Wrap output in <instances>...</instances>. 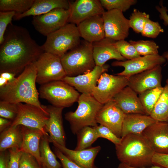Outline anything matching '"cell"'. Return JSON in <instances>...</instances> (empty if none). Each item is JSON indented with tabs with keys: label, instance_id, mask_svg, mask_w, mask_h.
Returning <instances> with one entry per match:
<instances>
[{
	"label": "cell",
	"instance_id": "6da1fadb",
	"mask_svg": "<svg viewBox=\"0 0 168 168\" xmlns=\"http://www.w3.org/2000/svg\"><path fill=\"white\" fill-rule=\"evenodd\" d=\"M6 31L0 45V72L16 75L35 62L44 51L25 28L11 23Z\"/></svg>",
	"mask_w": 168,
	"mask_h": 168
},
{
	"label": "cell",
	"instance_id": "7a4b0ae2",
	"mask_svg": "<svg viewBox=\"0 0 168 168\" xmlns=\"http://www.w3.org/2000/svg\"><path fill=\"white\" fill-rule=\"evenodd\" d=\"M36 74L34 62L26 66L13 81L0 88V100L30 104L45 110L39 99V93L36 86Z\"/></svg>",
	"mask_w": 168,
	"mask_h": 168
},
{
	"label": "cell",
	"instance_id": "3957f363",
	"mask_svg": "<svg viewBox=\"0 0 168 168\" xmlns=\"http://www.w3.org/2000/svg\"><path fill=\"white\" fill-rule=\"evenodd\" d=\"M115 145L116 155L120 163L135 168L153 166L155 152L142 134H129Z\"/></svg>",
	"mask_w": 168,
	"mask_h": 168
},
{
	"label": "cell",
	"instance_id": "277c9868",
	"mask_svg": "<svg viewBox=\"0 0 168 168\" xmlns=\"http://www.w3.org/2000/svg\"><path fill=\"white\" fill-rule=\"evenodd\" d=\"M66 76L75 77L92 71L96 65L92 44L84 40L61 58Z\"/></svg>",
	"mask_w": 168,
	"mask_h": 168
},
{
	"label": "cell",
	"instance_id": "5b68a950",
	"mask_svg": "<svg viewBox=\"0 0 168 168\" xmlns=\"http://www.w3.org/2000/svg\"><path fill=\"white\" fill-rule=\"evenodd\" d=\"M77 102V109L65 114V119L69 123L71 131L74 134L85 127H94L98 125L96 116L103 105L90 94H81Z\"/></svg>",
	"mask_w": 168,
	"mask_h": 168
},
{
	"label": "cell",
	"instance_id": "8992f818",
	"mask_svg": "<svg viewBox=\"0 0 168 168\" xmlns=\"http://www.w3.org/2000/svg\"><path fill=\"white\" fill-rule=\"evenodd\" d=\"M76 25L68 23L47 36L41 46L44 52L60 58L80 43L81 40Z\"/></svg>",
	"mask_w": 168,
	"mask_h": 168
},
{
	"label": "cell",
	"instance_id": "52a82bcc",
	"mask_svg": "<svg viewBox=\"0 0 168 168\" xmlns=\"http://www.w3.org/2000/svg\"><path fill=\"white\" fill-rule=\"evenodd\" d=\"M39 92L41 98L47 100L54 106L63 108L77 102L80 95L74 88L62 80L41 85Z\"/></svg>",
	"mask_w": 168,
	"mask_h": 168
},
{
	"label": "cell",
	"instance_id": "ba28073f",
	"mask_svg": "<svg viewBox=\"0 0 168 168\" xmlns=\"http://www.w3.org/2000/svg\"><path fill=\"white\" fill-rule=\"evenodd\" d=\"M36 69V82L41 85L62 80L66 75L60 58L44 52L35 62Z\"/></svg>",
	"mask_w": 168,
	"mask_h": 168
},
{
	"label": "cell",
	"instance_id": "9c48e42d",
	"mask_svg": "<svg viewBox=\"0 0 168 168\" xmlns=\"http://www.w3.org/2000/svg\"><path fill=\"white\" fill-rule=\"evenodd\" d=\"M128 78L105 72L100 76L91 95L99 102L104 105L112 100L117 94L128 86Z\"/></svg>",
	"mask_w": 168,
	"mask_h": 168
},
{
	"label": "cell",
	"instance_id": "30bf717a",
	"mask_svg": "<svg viewBox=\"0 0 168 168\" xmlns=\"http://www.w3.org/2000/svg\"><path fill=\"white\" fill-rule=\"evenodd\" d=\"M18 112L11 126L21 125L41 130L44 135L49 136L45 126L49 115L45 110L32 105L22 103H17Z\"/></svg>",
	"mask_w": 168,
	"mask_h": 168
},
{
	"label": "cell",
	"instance_id": "8fae6325",
	"mask_svg": "<svg viewBox=\"0 0 168 168\" xmlns=\"http://www.w3.org/2000/svg\"><path fill=\"white\" fill-rule=\"evenodd\" d=\"M69 14V9L56 8L44 14L33 16L32 23L36 30L47 37L67 24Z\"/></svg>",
	"mask_w": 168,
	"mask_h": 168
},
{
	"label": "cell",
	"instance_id": "7c38bea8",
	"mask_svg": "<svg viewBox=\"0 0 168 168\" xmlns=\"http://www.w3.org/2000/svg\"><path fill=\"white\" fill-rule=\"evenodd\" d=\"M102 17L105 37L116 41L128 37L130 28L129 19L125 17L122 12L117 9L107 11Z\"/></svg>",
	"mask_w": 168,
	"mask_h": 168
},
{
	"label": "cell",
	"instance_id": "4fadbf2b",
	"mask_svg": "<svg viewBox=\"0 0 168 168\" xmlns=\"http://www.w3.org/2000/svg\"><path fill=\"white\" fill-rule=\"evenodd\" d=\"M166 61V58L158 54L140 56L131 60L117 61L112 62L111 65L114 67H124V70L116 75L128 77L157 66L161 65Z\"/></svg>",
	"mask_w": 168,
	"mask_h": 168
},
{
	"label": "cell",
	"instance_id": "5bb4252c",
	"mask_svg": "<svg viewBox=\"0 0 168 168\" xmlns=\"http://www.w3.org/2000/svg\"><path fill=\"white\" fill-rule=\"evenodd\" d=\"M125 114L113 99L104 104L96 118L97 122L110 129L121 138L123 124Z\"/></svg>",
	"mask_w": 168,
	"mask_h": 168
},
{
	"label": "cell",
	"instance_id": "9a60e30c",
	"mask_svg": "<svg viewBox=\"0 0 168 168\" xmlns=\"http://www.w3.org/2000/svg\"><path fill=\"white\" fill-rule=\"evenodd\" d=\"M68 23L78 24L89 18L105 12L100 0H77L71 3Z\"/></svg>",
	"mask_w": 168,
	"mask_h": 168
},
{
	"label": "cell",
	"instance_id": "2e32d148",
	"mask_svg": "<svg viewBox=\"0 0 168 168\" xmlns=\"http://www.w3.org/2000/svg\"><path fill=\"white\" fill-rule=\"evenodd\" d=\"M162 68L157 66L128 77V86L138 94L148 90L162 87Z\"/></svg>",
	"mask_w": 168,
	"mask_h": 168
},
{
	"label": "cell",
	"instance_id": "e0dca14e",
	"mask_svg": "<svg viewBox=\"0 0 168 168\" xmlns=\"http://www.w3.org/2000/svg\"><path fill=\"white\" fill-rule=\"evenodd\" d=\"M142 133L155 153H168V122L157 121Z\"/></svg>",
	"mask_w": 168,
	"mask_h": 168
},
{
	"label": "cell",
	"instance_id": "ac0fdd59",
	"mask_svg": "<svg viewBox=\"0 0 168 168\" xmlns=\"http://www.w3.org/2000/svg\"><path fill=\"white\" fill-rule=\"evenodd\" d=\"M105 66L96 65L91 71L75 77L66 76L62 81L74 88L82 94H91L101 74L107 71Z\"/></svg>",
	"mask_w": 168,
	"mask_h": 168
},
{
	"label": "cell",
	"instance_id": "d6986e66",
	"mask_svg": "<svg viewBox=\"0 0 168 168\" xmlns=\"http://www.w3.org/2000/svg\"><path fill=\"white\" fill-rule=\"evenodd\" d=\"M43 107L49 115L45 129L49 134V138L59 145L66 147V137L62 118V111L64 108L52 105H43Z\"/></svg>",
	"mask_w": 168,
	"mask_h": 168
},
{
	"label": "cell",
	"instance_id": "ffe728a7",
	"mask_svg": "<svg viewBox=\"0 0 168 168\" xmlns=\"http://www.w3.org/2000/svg\"><path fill=\"white\" fill-rule=\"evenodd\" d=\"M54 147L58 149L68 158L82 168H97L94 165V160L101 149L100 146L80 150H72L61 146L50 139Z\"/></svg>",
	"mask_w": 168,
	"mask_h": 168
},
{
	"label": "cell",
	"instance_id": "44dd1931",
	"mask_svg": "<svg viewBox=\"0 0 168 168\" xmlns=\"http://www.w3.org/2000/svg\"><path fill=\"white\" fill-rule=\"evenodd\" d=\"M80 37L91 43L99 41L105 37L102 15H96L77 25Z\"/></svg>",
	"mask_w": 168,
	"mask_h": 168
},
{
	"label": "cell",
	"instance_id": "7402d4cb",
	"mask_svg": "<svg viewBox=\"0 0 168 168\" xmlns=\"http://www.w3.org/2000/svg\"><path fill=\"white\" fill-rule=\"evenodd\" d=\"M138 94L127 86L117 94L113 99L126 114H138L147 115Z\"/></svg>",
	"mask_w": 168,
	"mask_h": 168
},
{
	"label": "cell",
	"instance_id": "603a6c76",
	"mask_svg": "<svg viewBox=\"0 0 168 168\" xmlns=\"http://www.w3.org/2000/svg\"><path fill=\"white\" fill-rule=\"evenodd\" d=\"M115 42L105 37L92 43L93 56L96 65L103 66L107 61L111 59L126 60L116 49Z\"/></svg>",
	"mask_w": 168,
	"mask_h": 168
},
{
	"label": "cell",
	"instance_id": "cb8c5ba5",
	"mask_svg": "<svg viewBox=\"0 0 168 168\" xmlns=\"http://www.w3.org/2000/svg\"><path fill=\"white\" fill-rule=\"evenodd\" d=\"M22 141L20 149L33 155L42 166L40 152V143L44 135L40 129L21 125Z\"/></svg>",
	"mask_w": 168,
	"mask_h": 168
},
{
	"label": "cell",
	"instance_id": "d4e9b609",
	"mask_svg": "<svg viewBox=\"0 0 168 168\" xmlns=\"http://www.w3.org/2000/svg\"><path fill=\"white\" fill-rule=\"evenodd\" d=\"M156 121L150 115L138 114H125L121 138L129 134L142 133L147 128Z\"/></svg>",
	"mask_w": 168,
	"mask_h": 168
},
{
	"label": "cell",
	"instance_id": "484cf974",
	"mask_svg": "<svg viewBox=\"0 0 168 168\" xmlns=\"http://www.w3.org/2000/svg\"><path fill=\"white\" fill-rule=\"evenodd\" d=\"M70 2L67 0H35L31 8L24 13L16 14L13 19L18 20L25 17L41 15L57 8L69 9Z\"/></svg>",
	"mask_w": 168,
	"mask_h": 168
},
{
	"label": "cell",
	"instance_id": "4316f807",
	"mask_svg": "<svg viewBox=\"0 0 168 168\" xmlns=\"http://www.w3.org/2000/svg\"><path fill=\"white\" fill-rule=\"evenodd\" d=\"M0 133V152L11 148H20L22 141L21 125L11 126Z\"/></svg>",
	"mask_w": 168,
	"mask_h": 168
},
{
	"label": "cell",
	"instance_id": "83f0119b",
	"mask_svg": "<svg viewBox=\"0 0 168 168\" xmlns=\"http://www.w3.org/2000/svg\"><path fill=\"white\" fill-rule=\"evenodd\" d=\"M49 136L44 135L40 143V152L42 166L45 168H61L62 165L57 161L56 156L51 150Z\"/></svg>",
	"mask_w": 168,
	"mask_h": 168
},
{
	"label": "cell",
	"instance_id": "f1b7e54d",
	"mask_svg": "<svg viewBox=\"0 0 168 168\" xmlns=\"http://www.w3.org/2000/svg\"><path fill=\"white\" fill-rule=\"evenodd\" d=\"M163 88L150 116L157 121L168 122V84Z\"/></svg>",
	"mask_w": 168,
	"mask_h": 168
},
{
	"label": "cell",
	"instance_id": "f546056e",
	"mask_svg": "<svg viewBox=\"0 0 168 168\" xmlns=\"http://www.w3.org/2000/svg\"><path fill=\"white\" fill-rule=\"evenodd\" d=\"M163 87L146 90L139 94L141 102L147 115H150L163 90Z\"/></svg>",
	"mask_w": 168,
	"mask_h": 168
},
{
	"label": "cell",
	"instance_id": "4dcf8cb0",
	"mask_svg": "<svg viewBox=\"0 0 168 168\" xmlns=\"http://www.w3.org/2000/svg\"><path fill=\"white\" fill-rule=\"evenodd\" d=\"M76 134L77 141L74 149L76 150L88 148L99 138L95 129L91 126L82 128Z\"/></svg>",
	"mask_w": 168,
	"mask_h": 168
},
{
	"label": "cell",
	"instance_id": "1f68e13d",
	"mask_svg": "<svg viewBox=\"0 0 168 168\" xmlns=\"http://www.w3.org/2000/svg\"><path fill=\"white\" fill-rule=\"evenodd\" d=\"M35 0H0V11H13L22 14L29 10Z\"/></svg>",
	"mask_w": 168,
	"mask_h": 168
},
{
	"label": "cell",
	"instance_id": "d6a6232c",
	"mask_svg": "<svg viewBox=\"0 0 168 168\" xmlns=\"http://www.w3.org/2000/svg\"><path fill=\"white\" fill-rule=\"evenodd\" d=\"M129 42L135 47L140 56H143L158 54L159 46L153 41L130 40Z\"/></svg>",
	"mask_w": 168,
	"mask_h": 168
},
{
	"label": "cell",
	"instance_id": "836d02e7",
	"mask_svg": "<svg viewBox=\"0 0 168 168\" xmlns=\"http://www.w3.org/2000/svg\"><path fill=\"white\" fill-rule=\"evenodd\" d=\"M149 19V15L134 9L129 19L130 28L137 33H141L147 21Z\"/></svg>",
	"mask_w": 168,
	"mask_h": 168
},
{
	"label": "cell",
	"instance_id": "e575fe53",
	"mask_svg": "<svg viewBox=\"0 0 168 168\" xmlns=\"http://www.w3.org/2000/svg\"><path fill=\"white\" fill-rule=\"evenodd\" d=\"M114 44L119 52L126 59L131 60L141 56L135 47L124 40L115 41Z\"/></svg>",
	"mask_w": 168,
	"mask_h": 168
},
{
	"label": "cell",
	"instance_id": "d590c367",
	"mask_svg": "<svg viewBox=\"0 0 168 168\" xmlns=\"http://www.w3.org/2000/svg\"><path fill=\"white\" fill-rule=\"evenodd\" d=\"M103 8L107 11L117 9L123 12L128 9L131 6L137 2L136 0H100Z\"/></svg>",
	"mask_w": 168,
	"mask_h": 168
},
{
	"label": "cell",
	"instance_id": "8d00e7d4",
	"mask_svg": "<svg viewBox=\"0 0 168 168\" xmlns=\"http://www.w3.org/2000/svg\"><path fill=\"white\" fill-rule=\"evenodd\" d=\"M18 112L17 104L0 100V116L13 121Z\"/></svg>",
	"mask_w": 168,
	"mask_h": 168
},
{
	"label": "cell",
	"instance_id": "74e56055",
	"mask_svg": "<svg viewBox=\"0 0 168 168\" xmlns=\"http://www.w3.org/2000/svg\"><path fill=\"white\" fill-rule=\"evenodd\" d=\"M164 32V30L158 22L154 21L149 19L145 23L141 34L142 36L155 38L161 33Z\"/></svg>",
	"mask_w": 168,
	"mask_h": 168
},
{
	"label": "cell",
	"instance_id": "f35d334b",
	"mask_svg": "<svg viewBox=\"0 0 168 168\" xmlns=\"http://www.w3.org/2000/svg\"><path fill=\"white\" fill-rule=\"evenodd\" d=\"M16 13L13 11L0 12V44L4 40L5 32L8 25L11 24L12 21Z\"/></svg>",
	"mask_w": 168,
	"mask_h": 168
},
{
	"label": "cell",
	"instance_id": "ab89813d",
	"mask_svg": "<svg viewBox=\"0 0 168 168\" xmlns=\"http://www.w3.org/2000/svg\"><path fill=\"white\" fill-rule=\"evenodd\" d=\"M95 129L99 138L106 139L115 145L119 144L121 138L117 136L109 128L104 125L100 124L93 127Z\"/></svg>",
	"mask_w": 168,
	"mask_h": 168
},
{
	"label": "cell",
	"instance_id": "60d3db41",
	"mask_svg": "<svg viewBox=\"0 0 168 168\" xmlns=\"http://www.w3.org/2000/svg\"><path fill=\"white\" fill-rule=\"evenodd\" d=\"M36 158L32 155L23 152L21 157L19 168H41Z\"/></svg>",
	"mask_w": 168,
	"mask_h": 168
},
{
	"label": "cell",
	"instance_id": "b9f144b4",
	"mask_svg": "<svg viewBox=\"0 0 168 168\" xmlns=\"http://www.w3.org/2000/svg\"><path fill=\"white\" fill-rule=\"evenodd\" d=\"M9 154L8 168H19L20 159L23 152L19 148H13L8 149Z\"/></svg>",
	"mask_w": 168,
	"mask_h": 168
},
{
	"label": "cell",
	"instance_id": "7bdbcfd3",
	"mask_svg": "<svg viewBox=\"0 0 168 168\" xmlns=\"http://www.w3.org/2000/svg\"><path fill=\"white\" fill-rule=\"evenodd\" d=\"M54 152L60 161L63 168H82L68 158L58 149L55 147Z\"/></svg>",
	"mask_w": 168,
	"mask_h": 168
},
{
	"label": "cell",
	"instance_id": "ee69618b",
	"mask_svg": "<svg viewBox=\"0 0 168 168\" xmlns=\"http://www.w3.org/2000/svg\"><path fill=\"white\" fill-rule=\"evenodd\" d=\"M153 165L168 168V153H155L152 160Z\"/></svg>",
	"mask_w": 168,
	"mask_h": 168
},
{
	"label": "cell",
	"instance_id": "f6af8a7d",
	"mask_svg": "<svg viewBox=\"0 0 168 168\" xmlns=\"http://www.w3.org/2000/svg\"><path fill=\"white\" fill-rule=\"evenodd\" d=\"M16 75L14 73L7 72H0V88L13 81L16 77Z\"/></svg>",
	"mask_w": 168,
	"mask_h": 168
},
{
	"label": "cell",
	"instance_id": "bcb514c9",
	"mask_svg": "<svg viewBox=\"0 0 168 168\" xmlns=\"http://www.w3.org/2000/svg\"><path fill=\"white\" fill-rule=\"evenodd\" d=\"M160 4V6H156V9L160 13L159 17L163 21V24L166 26H168V10L166 7L163 6L162 2H161Z\"/></svg>",
	"mask_w": 168,
	"mask_h": 168
},
{
	"label": "cell",
	"instance_id": "7dc6e473",
	"mask_svg": "<svg viewBox=\"0 0 168 168\" xmlns=\"http://www.w3.org/2000/svg\"><path fill=\"white\" fill-rule=\"evenodd\" d=\"M0 168H8L9 154L8 150L0 152Z\"/></svg>",
	"mask_w": 168,
	"mask_h": 168
},
{
	"label": "cell",
	"instance_id": "c3c4849f",
	"mask_svg": "<svg viewBox=\"0 0 168 168\" xmlns=\"http://www.w3.org/2000/svg\"><path fill=\"white\" fill-rule=\"evenodd\" d=\"M12 121L2 117H0V132L1 133L11 126Z\"/></svg>",
	"mask_w": 168,
	"mask_h": 168
},
{
	"label": "cell",
	"instance_id": "681fc988",
	"mask_svg": "<svg viewBox=\"0 0 168 168\" xmlns=\"http://www.w3.org/2000/svg\"><path fill=\"white\" fill-rule=\"evenodd\" d=\"M117 168H165L162 167H161L158 166H151L142 167V168H135L132 167L127 165L124 164L120 163L119 165Z\"/></svg>",
	"mask_w": 168,
	"mask_h": 168
},
{
	"label": "cell",
	"instance_id": "f907efd6",
	"mask_svg": "<svg viewBox=\"0 0 168 168\" xmlns=\"http://www.w3.org/2000/svg\"><path fill=\"white\" fill-rule=\"evenodd\" d=\"M162 56L166 58V59L168 60V51L164 52L163 53ZM166 84H168V78L166 80Z\"/></svg>",
	"mask_w": 168,
	"mask_h": 168
},
{
	"label": "cell",
	"instance_id": "816d5d0a",
	"mask_svg": "<svg viewBox=\"0 0 168 168\" xmlns=\"http://www.w3.org/2000/svg\"><path fill=\"white\" fill-rule=\"evenodd\" d=\"M41 168H45L42 166H41Z\"/></svg>",
	"mask_w": 168,
	"mask_h": 168
}]
</instances>
